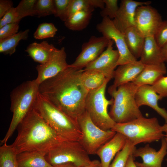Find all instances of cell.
<instances>
[{
	"label": "cell",
	"mask_w": 167,
	"mask_h": 167,
	"mask_svg": "<svg viewBox=\"0 0 167 167\" xmlns=\"http://www.w3.org/2000/svg\"><path fill=\"white\" fill-rule=\"evenodd\" d=\"M46 153L37 151L24 152L17 154L19 167H52L45 158Z\"/></svg>",
	"instance_id": "obj_23"
},
{
	"label": "cell",
	"mask_w": 167,
	"mask_h": 167,
	"mask_svg": "<svg viewBox=\"0 0 167 167\" xmlns=\"http://www.w3.org/2000/svg\"><path fill=\"white\" fill-rule=\"evenodd\" d=\"M19 22L6 24L0 28V40L9 37L18 33Z\"/></svg>",
	"instance_id": "obj_38"
},
{
	"label": "cell",
	"mask_w": 167,
	"mask_h": 167,
	"mask_svg": "<svg viewBox=\"0 0 167 167\" xmlns=\"http://www.w3.org/2000/svg\"><path fill=\"white\" fill-rule=\"evenodd\" d=\"M110 80L101 72L94 70H83L81 76L82 84L88 92L98 89Z\"/></svg>",
	"instance_id": "obj_25"
},
{
	"label": "cell",
	"mask_w": 167,
	"mask_h": 167,
	"mask_svg": "<svg viewBox=\"0 0 167 167\" xmlns=\"http://www.w3.org/2000/svg\"><path fill=\"white\" fill-rule=\"evenodd\" d=\"M13 7L12 1L9 0L0 1V18L3 16Z\"/></svg>",
	"instance_id": "obj_40"
},
{
	"label": "cell",
	"mask_w": 167,
	"mask_h": 167,
	"mask_svg": "<svg viewBox=\"0 0 167 167\" xmlns=\"http://www.w3.org/2000/svg\"><path fill=\"white\" fill-rule=\"evenodd\" d=\"M17 154L11 145L6 143L0 147V167H19Z\"/></svg>",
	"instance_id": "obj_28"
},
{
	"label": "cell",
	"mask_w": 167,
	"mask_h": 167,
	"mask_svg": "<svg viewBox=\"0 0 167 167\" xmlns=\"http://www.w3.org/2000/svg\"><path fill=\"white\" fill-rule=\"evenodd\" d=\"M70 0H54V15L64 22L66 19V14Z\"/></svg>",
	"instance_id": "obj_35"
},
{
	"label": "cell",
	"mask_w": 167,
	"mask_h": 167,
	"mask_svg": "<svg viewBox=\"0 0 167 167\" xmlns=\"http://www.w3.org/2000/svg\"><path fill=\"white\" fill-rule=\"evenodd\" d=\"M109 40L102 36H91L88 41L82 45L81 51L74 62L69 66L83 69L96 59L107 47Z\"/></svg>",
	"instance_id": "obj_12"
},
{
	"label": "cell",
	"mask_w": 167,
	"mask_h": 167,
	"mask_svg": "<svg viewBox=\"0 0 167 167\" xmlns=\"http://www.w3.org/2000/svg\"><path fill=\"white\" fill-rule=\"evenodd\" d=\"M107 81L98 89L89 91L85 101V109L93 122L101 129L111 130L116 123L110 118L108 108L111 105L113 99L107 100L105 96Z\"/></svg>",
	"instance_id": "obj_8"
},
{
	"label": "cell",
	"mask_w": 167,
	"mask_h": 167,
	"mask_svg": "<svg viewBox=\"0 0 167 167\" xmlns=\"http://www.w3.org/2000/svg\"><path fill=\"white\" fill-rule=\"evenodd\" d=\"M150 1L139 2L133 0H122L116 15L113 20L116 28L123 34L128 28L135 25L136 10L141 6L149 5Z\"/></svg>",
	"instance_id": "obj_15"
},
{
	"label": "cell",
	"mask_w": 167,
	"mask_h": 167,
	"mask_svg": "<svg viewBox=\"0 0 167 167\" xmlns=\"http://www.w3.org/2000/svg\"><path fill=\"white\" fill-rule=\"evenodd\" d=\"M88 155L79 141L62 139L49 149L45 158L52 166L71 163L82 167L91 162Z\"/></svg>",
	"instance_id": "obj_7"
},
{
	"label": "cell",
	"mask_w": 167,
	"mask_h": 167,
	"mask_svg": "<svg viewBox=\"0 0 167 167\" xmlns=\"http://www.w3.org/2000/svg\"><path fill=\"white\" fill-rule=\"evenodd\" d=\"M39 84L35 79L25 81L14 88L10 95V110L13 113L8 130L0 144L6 143L15 129L33 109L39 93Z\"/></svg>",
	"instance_id": "obj_4"
},
{
	"label": "cell",
	"mask_w": 167,
	"mask_h": 167,
	"mask_svg": "<svg viewBox=\"0 0 167 167\" xmlns=\"http://www.w3.org/2000/svg\"><path fill=\"white\" fill-rule=\"evenodd\" d=\"M77 120L83 135L79 142L89 155L96 154L97 151L116 133L111 130H104L96 126L86 110Z\"/></svg>",
	"instance_id": "obj_9"
},
{
	"label": "cell",
	"mask_w": 167,
	"mask_h": 167,
	"mask_svg": "<svg viewBox=\"0 0 167 167\" xmlns=\"http://www.w3.org/2000/svg\"><path fill=\"white\" fill-rule=\"evenodd\" d=\"M33 108L60 138L78 141L82 139L77 119L68 115L39 92Z\"/></svg>",
	"instance_id": "obj_3"
},
{
	"label": "cell",
	"mask_w": 167,
	"mask_h": 167,
	"mask_svg": "<svg viewBox=\"0 0 167 167\" xmlns=\"http://www.w3.org/2000/svg\"><path fill=\"white\" fill-rule=\"evenodd\" d=\"M164 63L145 65L142 71L132 82L140 86L143 85L152 86L160 77L166 73Z\"/></svg>",
	"instance_id": "obj_20"
},
{
	"label": "cell",
	"mask_w": 167,
	"mask_h": 167,
	"mask_svg": "<svg viewBox=\"0 0 167 167\" xmlns=\"http://www.w3.org/2000/svg\"><path fill=\"white\" fill-rule=\"evenodd\" d=\"M135 158L132 155H131L128 159L125 167H137L135 163Z\"/></svg>",
	"instance_id": "obj_42"
},
{
	"label": "cell",
	"mask_w": 167,
	"mask_h": 167,
	"mask_svg": "<svg viewBox=\"0 0 167 167\" xmlns=\"http://www.w3.org/2000/svg\"><path fill=\"white\" fill-rule=\"evenodd\" d=\"M29 32V29L21 31L15 35L0 40V53L10 55L14 54L20 41L28 38Z\"/></svg>",
	"instance_id": "obj_27"
},
{
	"label": "cell",
	"mask_w": 167,
	"mask_h": 167,
	"mask_svg": "<svg viewBox=\"0 0 167 167\" xmlns=\"http://www.w3.org/2000/svg\"><path fill=\"white\" fill-rule=\"evenodd\" d=\"M36 0H23L16 7L20 20L28 16H34L35 6Z\"/></svg>",
	"instance_id": "obj_33"
},
{
	"label": "cell",
	"mask_w": 167,
	"mask_h": 167,
	"mask_svg": "<svg viewBox=\"0 0 167 167\" xmlns=\"http://www.w3.org/2000/svg\"><path fill=\"white\" fill-rule=\"evenodd\" d=\"M57 49L53 45L43 41L30 44L25 51L34 61L43 64L50 59Z\"/></svg>",
	"instance_id": "obj_21"
},
{
	"label": "cell",
	"mask_w": 167,
	"mask_h": 167,
	"mask_svg": "<svg viewBox=\"0 0 167 167\" xmlns=\"http://www.w3.org/2000/svg\"><path fill=\"white\" fill-rule=\"evenodd\" d=\"M135 97L136 104L139 107L143 105L150 107L163 118L165 123H167V111L165 109L158 105V101L161 99L152 86L143 85L139 86Z\"/></svg>",
	"instance_id": "obj_17"
},
{
	"label": "cell",
	"mask_w": 167,
	"mask_h": 167,
	"mask_svg": "<svg viewBox=\"0 0 167 167\" xmlns=\"http://www.w3.org/2000/svg\"><path fill=\"white\" fill-rule=\"evenodd\" d=\"M127 139L124 135L116 132L114 136L103 145L97 152L100 158L101 167H109L116 154L125 146Z\"/></svg>",
	"instance_id": "obj_18"
},
{
	"label": "cell",
	"mask_w": 167,
	"mask_h": 167,
	"mask_svg": "<svg viewBox=\"0 0 167 167\" xmlns=\"http://www.w3.org/2000/svg\"><path fill=\"white\" fill-rule=\"evenodd\" d=\"M82 167H101L100 161L97 160L92 161L89 164Z\"/></svg>",
	"instance_id": "obj_43"
},
{
	"label": "cell",
	"mask_w": 167,
	"mask_h": 167,
	"mask_svg": "<svg viewBox=\"0 0 167 167\" xmlns=\"http://www.w3.org/2000/svg\"><path fill=\"white\" fill-rule=\"evenodd\" d=\"M66 54L64 47L58 49L46 63L36 67L37 76L35 79L39 84L53 77L69 67L66 61Z\"/></svg>",
	"instance_id": "obj_14"
},
{
	"label": "cell",
	"mask_w": 167,
	"mask_h": 167,
	"mask_svg": "<svg viewBox=\"0 0 167 167\" xmlns=\"http://www.w3.org/2000/svg\"><path fill=\"white\" fill-rule=\"evenodd\" d=\"M161 129L163 133H166L167 135V123H165L163 126H161Z\"/></svg>",
	"instance_id": "obj_45"
},
{
	"label": "cell",
	"mask_w": 167,
	"mask_h": 167,
	"mask_svg": "<svg viewBox=\"0 0 167 167\" xmlns=\"http://www.w3.org/2000/svg\"><path fill=\"white\" fill-rule=\"evenodd\" d=\"M162 21L157 11L149 5L140 6L136 10L135 27L145 38L154 36Z\"/></svg>",
	"instance_id": "obj_11"
},
{
	"label": "cell",
	"mask_w": 167,
	"mask_h": 167,
	"mask_svg": "<svg viewBox=\"0 0 167 167\" xmlns=\"http://www.w3.org/2000/svg\"><path fill=\"white\" fill-rule=\"evenodd\" d=\"M139 61L144 65L156 64L164 63L161 54V48L154 36L145 37Z\"/></svg>",
	"instance_id": "obj_22"
},
{
	"label": "cell",
	"mask_w": 167,
	"mask_h": 167,
	"mask_svg": "<svg viewBox=\"0 0 167 167\" xmlns=\"http://www.w3.org/2000/svg\"><path fill=\"white\" fill-rule=\"evenodd\" d=\"M57 29L51 23H44L40 24L34 33L33 36L37 39H43L54 37Z\"/></svg>",
	"instance_id": "obj_31"
},
{
	"label": "cell",
	"mask_w": 167,
	"mask_h": 167,
	"mask_svg": "<svg viewBox=\"0 0 167 167\" xmlns=\"http://www.w3.org/2000/svg\"><path fill=\"white\" fill-rule=\"evenodd\" d=\"M96 28L102 36L115 44L119 54L118 66L137 61L128 49L124 34L116 28L112 20L108 17L103 18L101 21L97 25Z\"/></svg>",
	"instance_id": "obj_10"
},
{
	"label": "cell",
	"mask_w": 167,
	"mask_h": 167,
	"mask_svg": "<svg viewBox=\"0 0 167 167\" xmlns=\"http://www.w3.org/2000/svg\"><path fill=\"white\" fill-rule=\"evenodd\" d=\"M123 34L130 52L137 59L140 58L145 38L138 32L135 26L128 28Z\"/></svg>",
	"instance_id": "obj_24"
},
{
	"label": "cell",
	"mask_w": 167,
	"mask_h": 167,
	"mask_svg": "<svg viewBox=\"0 0 167 167\" xmlns=\"http://www.w3.org/2000/svg\"><path fill=\"white\" fill-rule=\"evenodd\" d=\"M54 14V0H37L35 6L34 16L40 17Z\"/></svg>",
	"instance_id": "obj_32"
},
{
	"label": "cell",
	"mask_w": 167,
	"mask_h": 167,
	"mask_svg": "<svg viewBox=\"0 0 167 167\" xmlns=\"http://www.w3.org/2000/svg\"><path fill=\"white\" fill-rule=\"evenodd\" d=\"M135 148V146L127 139L125 146L115 156L109 167H125L129 156L132 155Z\"/></svg>",
	"instance_id": "obj_29"
},
{
	"label": "cell",
	"mask_w": 167,
	"mask_h": 167,
	"mask_svg": "<svg viewBox=\"0 0 167 167\" xmlns=\"http://www.w3.org/2000/svg\"><path fill=\"white\" fill-rule=\"evenodd\" d=\"M20 21L16 8L13 7L0 19V28L6 24L19 22Z\"/></svg>",
	"instance_id": "obj_39"
},
{
	"label": "cell",
	"mask_w": 167,
	"mask_h": 167,
	"mask_svg": "<svg viewBox=\"0 0 167 167\" xmlns=\"http://www.w3.org/2000/svg\"><path fill=\"white\" fill-rule=\"evenodd\" d=\"M152 86L161 99L167 97V76L161 77Z\"/></svg>",
	"instance_id": "obj_37"
},
{
	"label": "cell",
	"mask_w": 167,
	"mask_h": 167,
	"mask_svg": "<svg viewBox=\"0 0 167 167\" xmlns=\"http://www.w3.org/2000/svg\"><path fill=\"white\" fill-rule=\"evenodd\" d=\"M165 137H164L165 139V140L166 142V143H167V135H165ZM166 161H167V158H166Z\"/></svg>",
	"instance_id": "obj_46"
},
{
	"label": "cell",
	"mask_w": 167,
	"mask_h": 167,
	"mask_svg": "<svg viewBox=\"0 0 167 167\" xmlns=\"http://www.w3.org/2000/svg\"><path fill=\"white\" fill-rule=\"evenodd\" d=\"M161 51L163 62H167V43L161 48Z\"/></svg>",
	"instance_id": "obj_41"
},
{
	"label": "cell",
	"mask_w": 167,
	"mask_h": 167,
	"mask_svg": "<svg viewBox=\"0 0 167 167\" xmlns=\"http://www.w3.org/2000/svg\"><path fill=\"white\" fill-rule=\"evenodd\" d=\"M154 37L160 48L167 43V20L163 21Z\"/></svg>",
	"instance_id": "obj_36"
},
{
	"label": "cell",
	"mask_w": 167,
	"mask_h": 167,
	"mask_svg": "<svg viewBox=\"0 0 167 167\" xmlns=\"http://www.w3.org/2000/svg\"><path fill=\"white\" fill-rule=\"evenodd\" d=\"M83 69L69 66L39 85V92L71 117L77 118L85 111L88 91L81 80Z\"/></svg>",
	"instance_id": "obj_1"
},
{
	"label": "cell",
	"mask_w": 167,
	"mask_h": 167,
	"mask_svg": "<svg viewBox=\"0 0 167 167\" xmlns=\"http://www.w3.org/2000/svg\"><path fill=\"white\" fill-rule=\"evenodd\" d=\"M105 3L104 8L100 14L103 18L108 17L112 20L114 19L119 9L117 0H103Z\"/></svg>",
	"instance_id": "obj_34"
},
{
	"label": "cell",
	"mask_w": 167,
	"mask_h": 167,
	"mask_svg": "<svg viewBox=\"0 0 167 167\" xmlns=\"http://www.w3.org/2000/svg\"><path fill=\"white\" fill-rule=\"evenodd\" d=\"M144 66L139 60L118 66L114 71V80L112 86L117 88L122 84L133 82Z\"/></svg>",
	"instance_id": "obj_19"
},
{
	"label": "cell",
	"mask_w": 167,
	"mask_h": 167,
	"mask_svg": "<svg viewBox=\"0 0 167 167\" xmlns=\"http://www.w3.org/2000/svg\"><path fill=\"white\" fill-rule=\"evenodd\" d=\"M139 87L131 82L117 88L112 85L109 88L108 93L113 100L109 113L116 123L127 122L143 116L135 100V94Z\"/></svg>",
	"instance_id": "obj_5"
},
{
	"label": "cell",
	"mask_w": 167,
	"mask_h": 167,
	"mask_svg": "<svg viewBox=\"0 0 167 167\" xmlns=\"http://www.w3.org/2000/svg\"><path fill=\"white\" fill-rule=\"evenodd\" d=\"M111 130L122 134L135 146L158 141L165 135L156 117L143 116L127 122L116 123Z\"/></svg>",
	"instance_id": "obj_6"
},
{
	"label": "cell",
	"mask_w": 167,
	"mask_h": 167,
	"mask_svg": "<svg viewBox=\"0 0 167 167\" xmlns=\"http://www.w3.org/2000/svg\"><path fill=\"white\" fill-rule=\"evenodd\" d=\"M113 41L109 40L106 49L96 59L85 67L84 70L98 71L104 74L107 79H111L113 78L119 58L118 50L113 49Z\"/></svg>",
	"instance_id": "obj_13"
},
{
	"label": "cell",
	"mask_w": 167,
	"mask_h": 167,
	"mask_svg": "<svg viewBox=\"0 0 167 167\" xmlns=\"http://www.w3.org/2000/svg\"><path fill=\"white\" fill-rule=\"evenodd\" d=\"M93 3V0H71L66 14V19L79 11H90L93 12L95 7Z\"/></svg>",
	"instance_id": "obj_30"
},
{
	"label": "cell",
	"mask_w": 167,
	"mask_h": 167,
	"mask_svg": "<svg viewBox=\"0 0 167 167\" xmlns=\"http://www.w3.org/2000/svg\"><path fill=\"white\" fill-rule=\"evenodd\" d=\"M161 145L156 151L148 144L144 147L135 148L132 154L134 157H140L142 162H135L137 167H162L163 159L167 154V144L164 137L161 139Z\"/></svg>",
	"instance_id": "obj_16"
},
{
	"label": "cell",
	"mask_w": 167,
	"mask_h": 167,
	"mask_svg": "<svg viewBox=\"0 0 167 167\" xmlns=\"http://www.w3.org/2000/svg\"><path fill=\"white\" fill-rule=\"evenodd\" d=\"M52 167H77L74 164L68 163L52 166Z\"/></svg>",
	"instance_id": "obj_44"
},
{
	"label": "cell",
	"mask_w": 167,
	"mask_h": 167,
	"mask_svg": "<svg viewBox=\"0 0 167 167\" xmlns=\"http://www.w3.org/2000/svg\"><path fill=\"white\" fill-rule=\"evenodd\" d=\"M93 11H82L77 12L70 16L64 22L65 26L74 31H80L88 25Z\"/></svg>",
	"instance_id": "obj_26"
},
{
	"label": "cell",
	"mask_w": 167,
	"mask_h": 167,
	"mask_svg": "<svg viewBox=\"0 0 167 167\" xmlns=\"http://www.w3.org/2000/svg\"><path fill=\"white\" fill-rule=\"evenodd\" d=\"M11 147L17 154L24 152L46 153L62 138L33 108L17 127Z\"/></svg>",
	"instance_id": "obj_2"
}]
</instances>
